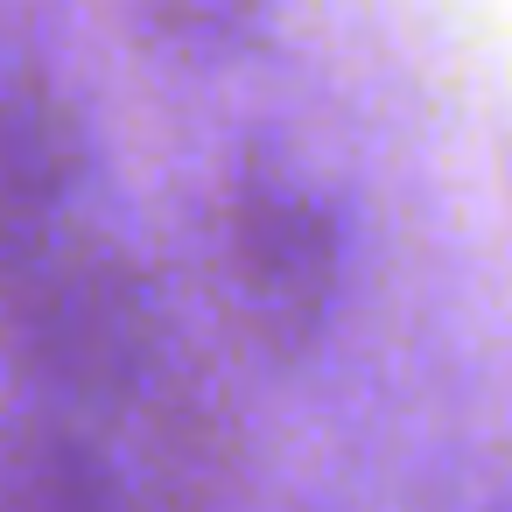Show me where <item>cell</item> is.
Returning <instances> with one entry per match:
<instances>
[{
  "label": "cell",
  "mask_w": 512,
  "mask_h": 512,
  "mask_svg": "<svg viewBox=\"0 0 512 512\" xmlns=\"http://www.w3.org/2000/svg\"><path fill=\"white\" fill-rule=\"evenodd\" d=\"M0 351L43 414L92 435L99 421H127L183 365L155 274L85 218L0 274Z\"/></svg>",
  "instance_id": "6da1fadb"
},
{
  "label": "cell",
  "mask_w": 512,
  "mask_h": 512,
  "mask_svg": "<svg viewBox=\"0 0 512 512\" xmlns=\"http://www.w3.org/2000/svg\"><path fill=\"white\" fill-rule=\"evenodd\" d=\"M204 253L218 309L260 358L295 365L323 344L344 288V225L316 183L281 162L232 169L211 204Z\"/></svg>",
  "instance_id": "7a4b0ae2"
},
{
  "label": "cell",
  "mask_w": 512,
  "mask_h": 512,
  "mask_svg": "<svg viewBox=\"0 0 512 512\" xmlns=\"http://www.w3.org/2000/svg\"><path fill=\"white\" fill-rule=\"evenodd\" d=\"M113 449L134 512H274L267 477L246 449L239 407L190 358L120 421Z\"/></svg>",
  "instance_id": "3957f363"
},
{
  "label": "cell",
  "mask_w": 512,
  "mask_h": 512,
  "mask_svg": "<svg viewBox=\"0 0 512 512\" xmlns=\"http://www.w3.org/2000/svg\"><path fill=\"white\" fill-rule=\"evenodd\" d=\"M92 134L71 92L36 64H0V274L78 225Z\"/></svg>",
  "instance_id": "277c9868"
},
{
  "label": "cell",
  "mask_w": 512,
  "mask_h": 512,
  "mask_svg": "<svg viewBox=\"0 0 512 512\" xmlns=\"http://www.w3.org/2000/svg\"><path fill=\"white\" fill-rule=\"evenodd\" d=\"M0 512H134V505L113 442H99L64 414L8 407L0 414Z\"/></svg>",
  "instance_id": "5b68a950"
},
{
  "label": "cell",
  "mask_w": 512,
  "mask_h": 512,
  "mask_svg": "<svg viewBox=\"0 0 512 512\" xmlns=\"http://www.w3.org/2000/svg\"><path fill=\"white\" fill-rule=\"evenodd\" d=\"M274 0H134V36L162 64H239L246 50L267 43Z\"/></svg>",
  "instance_id": "8992f818"
}]
</instances>
